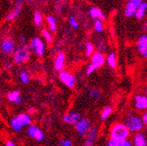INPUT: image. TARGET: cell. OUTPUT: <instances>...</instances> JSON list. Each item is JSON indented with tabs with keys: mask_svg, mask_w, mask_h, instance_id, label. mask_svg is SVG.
<instances>
[{
	"mask_svg": "<svg viewBox=\"0 0 147 146\" xmlns=\"http://www.w3.org/2000/svg\"><path fill=\"white\" fill-rule=\"evenodd\" d=\"M100 91L97 88H91L88 92V96L91 99H94V100H98L100 98Z\"/></svg>",
	"mask_w": 147,
	"mask_h": 146,
	"instance_id": "obj_32",
	"label": "cell"
},
{
	"mask_svg": "<svg viewBox=\"0 0 147 146\" xmlns=\"http://www.w3.org/2000/svg\"><path fill=\"white\" fill-rule=\"evenodd\" d=\"M10 124H11V127L12 128V130L15 131V132H20L22 131L23 129V126L20 124V122H18V120L17 119V117H13L11 122H10Z\"/></svg>",
	"mask_w": 147,
	"mask_h": 146,
	"instance_id": "obj_26",
	"label": "cell"
},
{
	"mask_svg": "<svg viewBox=\"0 0 147 146\" xmlns=\"http://www.w3.org/2000/svg\"><path fill=\"white\" fill-rule=\"evenodd\" d=\"M32 113H34V109L33 108H30L29 110H28V115L31 116V114H32Z\"/></svg>",
	"mask_w": 147,
	"mask_h": 146,
	"instance_id": "obj_41",
	"label": "cell"
},
{
	"mask_svg": "<svg viewBox=\"0 0 147 146\" xmlns=\"http://www.w3.org/2000/svg\"><path fill=\"white\" fill-rule=\"evenodd\" d=\"M65 61H66V56L65 53L61 52L57 54V56L55 57L54 60V68L57 71H63L64 67H65Z\"/></svg>",
	"mask_w": 147,
	"mask_h": 146,
	"instance_id": "obj_16",
	"label": "cell"
},
{
	"mask_svg": "<svg viewBox=\"0 0 147 146\" xmlns=\"http://www.w3.org/2000/svg\"><path fill=\"white\" fill-rule=\"evenodd\" d=\"M96 70H97L96 67H95L93 65L89 64V65L87 67V68H86V75H90L92 74V73H94Z\"/></svg>",
	"mask_w": 147,
	"mask_h": 146,
	"instance_id": "obj_35",
	"label": "cell"
},
{
	"mask_svg": "<svg viewBox=\"0 0 147 146\" xmlns=\"http://www.w3.org/2000/svg\"><path fill=\"white\" fill-rule=\"evenodd\" d=\"M93 26H94V30H95L96 32L101 33V32H103L104 26H103V23H102V20H94Z\"/></svg>",
	"mask_w": 147,
	"mask_h": 146,
	"instance_id": "obj_30",
	"label": "cell"
},
{
	"mask_svg": "<svg viewBox=\"0 0 147 146\" xmlns=\"http://www.w3.org/2000/svg\"><path fill=\"white\" fill-rule=\"evenodd\" d=\"M142 2V0H130V1H128L124 8V15L127 17L135 16V13Z\"/></svg>",
	"mask_w": 147,
	"mask_h": 146,
	"instance_id": "obj_9",
	"label": "cell"
},
{
	"mask_svg": "<svg viewBox=\"0 0 147 146\" xmlns=\"http://www.w3.org/2000/svg\"><path fill=\"white\" fill-rule=\"evenodd\" d=\"M16 49L15 42L11 38H5L0 43V51L5 56H11Z\"/></svg>",
	"mask_w": 147,
	"mask_h": 146,
	"instance_id": "obj_6",
	"label": "cell"
},
{
	"mask_svg": "<svg viewBox=\"0 0 147 146\" xmlns=\"http://www.w3.org/2000/svg\"><path fill=\"white\" fill-rule=\"evenodd\" d=\"M59 146H73V142L70 139H60L59 140Z\"/></svg>",
	"mask_w": 147,
	"mask_h": 146,
	"instance_id": "obj_34",
	"label": "cell"
},
{
	"mask_svg": "<svg viewBox=\"0 0 147 146\" xmlns=\"http://www.w3.org/2000/svg\"><path fill=\"white\" fill-rule=\"evenodd\" d=\"M18 41H20V45H26V39L25 36H20L18 37Z\"/></svg>",
	"mask_w": 147,
	"mask_h": 146,
	"instance_id": "obj_38",
	"label": "cell"
},
{
	"mask_svg": "<svg viewBox=\"0 0 147 146\" xmlns=\"http://www.w3.org/2000/svg\"><path fill=\"white\" fill-rule=\"evenodd\" d=\"M134 108L138 110H147V97L144 95L137 94L134 96Z\"/></svg>",
	"mask_w": 147,
	"mask_h": 146,
	"instance_id": "obj_12",
	"label": "cell"
},
{
	"mask_svg": "<svg viewBox=\"0 0 147 146\" xmlns=\"http://www.w3.org/2000/svg\"><path fill=\"white\" fill-rule=\"evenodd\" d=\"M106 61H107L108 65L111 68H115L117 67V55L115 52H112L109 53Z\"/></svg>",
	"mask_w": 147,
	"mask_h": 146,
	"instance_id": "obj_25",
	"label": "cell"
},
{
	"mask_svg": "<svg viewBox=\"0 0 147 146\" xmlns=\"http://www.w3.org/2000/svg\"><path fill=\"white\" fill-rule=\"evenodd\" d=\"M107 146H133L131 141L129 139H114L109 138Z\"/></svg>",
	"mask_w": 147,
	"mask_h": 146,
	"instance_id": "obj_20",
	"label": "cell"
},
{
	"mask_svg": "<svg viewBox=\"0 0 147 146\" xmlns=\"http://www.w3.org/2000/svg\"><path fill=\"white\" fill-rule=\"evenodd\" d=\"M123 124L128 129V131L132 133L140 132L144 128V123L141 120V117L134 114L128 116L125 118Z\"/></svg>",
	"mask_w": 147,
	"mask_h": 146,
	"instance_id": "obj_2",
	"label": "cell"
},
{
	"mask_svg": "<svg viewBox=\"0 0 147 146\" xmlns=\"http://www.w3.org/2000/svg\"><path fill=\"white\" fill-rule=\"evenodd\" d=\"M95 52V46L92 43H86L85 44V56L91 57L92 54Z\"/></svg>",
	"mask_w": 147,
	"mask_h": 146,
	"instance_id": "obj_29",
	"label": "cell"
},
{
	"mask_svg": "<svg viewBox=\"0 0 147 146\" xmlns=\"http://www.w3.org/2000/svg\"><path fill=\"white\" fill-rule=\"evenodd\" d=\"M130 131H128V129L125 127L123 123L117 122L114 124L111 129H110V138L114 139H128V137H130Z\"/></svg>",
	"mask_w": 147,
	"mask_h": 146,
	"instance_id": "obj_3",
	"label": "cell"
},
{
	"mask_svg": "<svg viewBox=\"0 0 147 146\" xmlns=\"http://www.w3.org/2000/svg\"><path fill=\"white\" fill-rule=\"evenodd\" d=\"M145 131L147 132V125H145Z\"/></svg>",
	"mask_w": 147,
	"mask_h": 146,
	"instance_id": "obj_43",
	"label": "cell"
},
{
	"mask_svg": "<svg viewBox=\"0 0 147 146\" xmlns=\"http://www.w3.org/2000/svg\"><path fill=\"white\" fill-rule=\"evenodd\" d=\"M20 79L23 84H27L30 81V75L27 72L21 71V72H20Z\"/></svg>",
	"mask_w": 147,
	"mask_h": 146,
	"instance_id": "obj_31",
	"label": "cell"
},
{
	"mask_svg": "<svg viewBox=\"0 0 147 146\" xmlns=\"http://www.w3.org/2000/svg\"><path fill=\"white\" fill-rule=\"evenodd\" d=\"M141 120H142V122H143V123H144V124L147 125V111H145V112L142 115V116H141Z\"/></svg>",
	"mask_w": 147,
	"mask_h": 146,
	"instance_id": "obj_37",
	"label": "cell"
},
{
	"mask_svg": "<svg viewBox=\"0 0 147 146\" xmlns=\"http://www.w3.org/2000/svg\"><path fill=\"white\" fill-rule=\"evenodd\" d=\"M145 96L147 97V87H146V89H145Z\"/></svg>",
	"mask_w": 147,
	"mask_h": 146,
	"instance_id": "obj_42",
	"label": "cell"
},
{
	"mask_svg": "<svg viewBox=\"0 0 147 146\" xmlns=\"http://www.w3.org/2000/svg\"><path fill=\"white\" fill-rule=\"evenodd\" d=\"M59 79L61 80V81L67 87L72 88L75 87L76 85V77L73 74L67 72V71H61L59 74Z\"/></svg>",
	"mask_w": 147,
	"mask_h": 146,
	"instance_id": "obj_7",
	"label": "cell"
},
{
	"mask_svg": "<svg viewBox=\"0 0 147 146\" xmlns=\"http://www.w3.org/2000/svg\"><path fill=\"white\" fill-rule=\"evenodd\" d=\"M112 111H113V109L111 107H109V106H106L102 108V113H101V118L102 121H105L108 119V117L112 114Z\"/></svg>",
	"mask_w": 147,
	"mask_h": 146,
	"instance_id": "obj_27",
	"label": "cell"
},
{
	"mask_svg": "<svg viewBox=\"0 0 147 146\" xmlns=\"http://www.w3.org/2000/svg\"><path fill=\"white\" fill-rule=\"evenodd\" d=\"M41 34H42L43 38H44V40H45V41H46L47 44L50 45V44L53 42V36H52V33H51L48 30H47V29H42V30H41Z\"/></svg>",
	"mask_w": 147,
	"mask_h": 146,
	"instance_id": "obj_28",
	"label": "cell"
},
{
	"mask_svg": "<svg viewBox=\"0 0 147 146\" xmlns=\"http://www.w3.org/2000/svg\"><path fill=\"white\" fill-rule=\"evenodd\" d=\"M42 21H43V16L42 13L39 11H36L34 12L33 15V22L34 25L36 26V28H40L42 25Z\"/></svg>",
	"mask_w": 147,
	"mask_h": 146,
	"instance_id": "obj_24",
	"label": "cell"
},
{
	"mask_svg": "<svg viewBox=\"0 0 147 146\" xmlns=\"http://www.w3.org/2000/svg\"><path fill=\"white\" fill-rule=\"evenodd\" d=\"M69 25H70V26L72 27V28H74V29H77L78 27H79V23H78V21H77V20H76V17H74V16H71L70 17H69Z\"/></svg>",
	"mask_w": 147,
	"mask_h": 146,
	"instance_id": "obj_33",
	"label": "cell"
},
{
	"mask_svg": "<svg viewBox=\"0 0 147 146\" xmlns=\"http://www.w3.org/2000/svg\"><path fill=\"white\" fill-rule=\"evenodd\" d=\"M22 8H23V2L20 1V0H18V1H16L13 8L6 15L5 20L7 21H11V20H14L15 19H17V17L20 16V14L22 11Z\"/></svg>",
	"mask_w": 147,
	"mask_h": 146,
	"instance_id": "obj_10",
	"label": "cell"
},
{
	"mask_svg": "<svg viewBox=\"0 0 147 146\" xmlns=\"http://www.w3.org/2000/svg\"><path fill=\"white\" fill-rule=\"evenodd\" d=\"M89 16L92 17V19L95 20H106V16L104 15V13L102 11V10L98 7L93 6L89 9Z\"/></svg>",
	"mask_w": 147,
	"mask_h": 146,
	"instance_id": "obj_19",
	"label": "cell"
},
{
	"mask_svg": "<svg viewBox=\"0 0 147 146\" xmlns=\"http://www.w3.org/2000/svg\"><path fill=\"white\" fill-rule=\"evenodd\" d=\"M75 128H76V131L77 134L80 137H86L88 135V133L91 130V123L88 119L81 118L75 124Z\"/></svg>",
	"mask_w": 147,
	"mask_h": 146,
	"instance_id": "obj_5",
	"label": "cell"
},
{
	"mask_svg": "<svg viewBox=\"0 0 147 146\" xmlns=\"http://www.w3.org/2000/svg\"><path fill=\"white\" fill-rule=\"evenodd\" d=\"M146 11H147V2H142L141 5L138 6L136 13H135V17L136 19L138 20H143L145 14H146Z\"/></svg>",
	"mask_w": 147,
	"mask_h": 146,
	"instance_id": "obj_22",
	"label": "cell"
},
{
	"mask_svg": "<svg viewBox=\"0 0 147 146\" xmlns=\"http://www.w3.org/2000/svg\"><path fill=\"white\" fill-rule=\"evenodd\" d=\"M137 48L141 55L147 60V34H144L137 41Z\"/></svg>",
	"mask_w": 147,
	"mask_h": 146,
	"instance_id": "obj_13",
	"label": "cell"
},
{
	"mask_svg": "<svg viewBox=\"0 0 147 146\" xmlns=\"http://www.w3.org/2000/svg\"><path fill=\"white\" fill-rule=\"evenodd\" d=\"M105 61H106V59H105L104 54L99 51L95 52L93 54H92V56L90 57V64L93 65L97 69L100 68L102 66H103Z\"/></svg>",
	"mask_w": 147,
	"mask_h": 146,
	"instance_id": "obj_11",
	"label": "cell"
},
{
	"mask_svg": "<svg viewBox=\"0 0 147 146\" xmlns=\"http://www.w3.org/2000/svg\"><path fill=\"white\" fill-rule=\"evenodd\" d=\"M16 117H17V119L18 120V122H20V124L23 127H25V126L28 127V126H30L32 124V117H31L30 115H28L26 113L20 114V115H18V116H16Z\"/></svg>",
	"mask_w": 147,
	"mask_h": 146,
	"instance_id": "obj_21",
	"label": "cell"
},
{
	"mask_svg": "<svg viewBox=\"0 0 147 146\" xmlns=\"http://www.w3.org/2000/svg\"><path fill=\"white\" fill-rule=\"evenodd\" d=\"M4 67H5V70L10 71V70H11V68H12V64H11L9 61H6L4 63Z\"/></svg>",
	"mask_w": 147,
	"mask_h": 146,
	"instance_id": "obj_36",
	"label": "cell"
},
{
	"mask_svg": "<svg viewBox=\"0 0 147 146\" xmlns=\"http://www.w3.org/2000/svg\"><path fill=\"white\" fill-rule=\"evenodd\" d=\"M32 51L30 46L26 45H20L16 47L13 54H12V60L13 62L17 65H22L29 61L31 58Z\"/></svg>",
	"mask_w": 147,
	"mask_h": 146,
	"instance_id": "obj_1",
	"label": "cell"
},
{
	"mask_svg": "<svg viewBox=\"0 0 147 146\" xmlns=\"http://www.w3.org/2000/svg\"><path fill=\"white\" fill-rule=\"evenodd\" d=\"M81 118V114L76 111H71L63 116V121L67 124H76Z\"/></svg>",
	"mask_w": 147,
	"mask_h": 146,
	"instance_id": "obj_15",
	"label": "cell"
},
{
	"mask_svg": "<svg viewBox=\"0 0 147 146\" xmlns=\"http://www.w3.org/2000/svg\"><path fill=\"white\" fill-rule=\"evenodd\" d=\"M7 98L11 102H14L16 104H20L23 102V97L20 95V91L13 90L7 94Z\"/></svg>",
	"mask_w": 147,
	"mask_h": 146,
	"instance_id": "obj_18",
	"label": "cell"
},
{
	"mask_svg": "<svg viewBox=\"0 0 147 146\" xmlns=\"http://www.w3.org/2000/svg\"><path fill=\"white\" fill-rule=\"evenodd\" d=\"M131 143L134 146H147V141L144 134L142 132L135 133L132 137Z\"/></svg>",
	"mask_w": 147,
	"mask_h": 146,
	"instance_id": "obj_17",
	"label": "cell"
},
{
	"mask_svg": "<svg viewBox=\"0 0 147 146\" xmlns=\"http://www.w3.org/2000/svg\"><path fill=\"white\" fill-rule=\"evenodd\" d=\"M5 146H16V144H15L12 141L9 140V141H7V142L5 143Z\"/></svg>",
	"mask_w": 147,
	"mask_h": 146,
	"instance_id": "obj_39",
	"label": "cell"
},
{
	"mask_svg": "<svg viewBox=\"0 0 147 146\" xmlns=\"http://www.w3.org/2000/svg\"><path fill=\"white\" fill-rule=\"evenodd\" d=\"M27 134L31 138H33L37 142H41L45 138L44 132L40 129L38 126L34 124H31L27 127Z\"/></svg>",
	"mask_w": 147,
	"mask_h": 146,
	"instance_id": "obj_8",
	"label": "cell"
},
{
	"mask_svg": "<svg viewBox=\"0 0 147 146\" xmlns=\"http://www.w3.org/2000/svg\"><path fill=\"white\" fill-rule=\"evenodd\" d=\"M143 30L144 32H147V20L143 24Z\"/></svg>",
	"mask_w": 147,
	"mask_h": 146,
	"instance_id": "obj_40",
	"label": "cell"
},
{
	"mask_svg": "<svg viewBox=\"0 0 147 146\" xmlns=\"http://www.w3.org/2000/svg\"><path fill=\"white\" fill-rule=\"evenodd\" d=\"M47 26L49 27V32H55L57 31V24H56V20H55V17L52 15H48L47 17Z\"/></svg>",
	"mask_w": 147,
	"mask_h": 146,
	"instance_id": "obj_23",
	"label": "cell"
},
{
	"mask_svg": "<svg viewBox=\"0 0 147 146\" xmlns=\"http://www.w3.org/2000/svg\"><path fill=\"white\" fill-rule=\"evenodd\" d=\"M30 49L38 57H43L45 54V50H46L45 43L40 38L35 37L32 39L30 42Z\"/></svg>",
	"mask_w": 147,
	"mask_h": 146,
	"instance_id": "obj_4",
	"label": "cell"
},
{
	"mask_svg": "<svg viewBox=\"0 0 147 146\" xmlns=\"http://www.w3.org/2000/svg\"><path fill=\"white\" fill-rule=\"evenodd\" d=\"M97 136H98V129L96 127L92 128L89 131V132L88 133V135L85 137L86 139H85L83 146H94Z\"/></svg>",
	"mask_w": 147,
	"mask_h": 146,
	"instance_id": "obj_14",
	"label": "cell"
}]
</instances>
